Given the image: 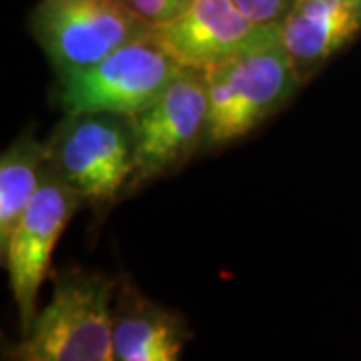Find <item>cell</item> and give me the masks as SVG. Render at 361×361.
Segmentation results:
<instances>
[{
    "mask_svg": "<svg viewBox=\"0 0 361 361\" xmlns=\"http://www.w3.org/2000/svg\"><path fill=\"white\" fill-rule=\"evenodd\" d=\"M189 337L187 322L177 311L149 301L133 287L118 291L113 311V360L175 361Z\"/></svg>",
    "mask_w": 361,
    "mask_h": 361,
    "instance_id": "obj_10",
    "label": "cell"
},
{
    "mask_svg": "<svg viewBox=\"0 0 361 361\" xmlns=\"http://www.w3.org/2000/svg\"><path fill=\"white\" fill-rule=\"evenodd\" d=\"M279 35L281 25L249 18L233 0H193L180 16L153 30L179 65L203 73Z\"/></svg>",
    "mask_w": 361,
    "mask_h": 361,
    "instance_id": "obj_8",
    "label": "cell"
},
{
    "mask_svg": "<svg viewBox=\"0 0 361 361\" xmlns=\"http://www.w3.org/2000/svg\"><path fill=\"white\" fill-rule=\"evenodd\" d=\"M133 125L135 169L127 193L167 175L199 147H205L209 125L205 73L185 66L155 103L133 116Z\"/></svg>",
    "mask_w": 361,
    "mask_h": 361,
    "instance_id": "obj_6",
    "label": "cell"
},
{
    "mask_svg": "<svg viewBox=\"0 0 361 361\" xmlns=\"http://www.w3.org/2000/svg\"><path fill=\"white\" fill-rule=\"evenodd\" d=\"M47 141L23 133L0 157V253L37 195L47 167Z\"/></svg>",
    "mask_w": 361,
    "mask_h": 361,
    "instance_id": "obj_11",
    "label": "cell"
},
{
    "mask_svg": "<svg viewBox=\"0 0 361 361\" xmlns=\"http://www.w3.org/2000/svg\"><path fill=\"white\" fill-rule=\"evenodd\" d=\"M116 283L104 273L59 271L49 303L6 351L18 361H111Z\"/></svg>",
    "mask_w": 361,
    "mask_h": 361,
    "instance_id": "obj_1",
    "label": "cell"
},
{
    "mask_svg": "<svg viewBox=\"0 0 361 361\" xmlns=\"http://www.w3.org/2000/svg\"><path fill=\"white\" fill-rule=\"evenodd\" d=\"M30 30L56 75L89 68L116 49L153 37L155 26L118 0H40Z\"/></svg>",
    "mask_w": 361,
    "mask_h": 361,
    "instance_id": "obj_5",
    "label": "cell"
},
{
    "mask_svg": "<svg viewBox=\"0 0 361 361\" xmlns=\"http://www.w3.org/2000/svg\"><path fill=\"white\" fill-rule=\"evenodd\" d=\"M183 68L153 37L135 40L97 65L61 75L59 103L65 115L104 111L135 116L155 103Z\"/></svg>",
    "mask_w": 361,
    "mask_h": 361,
    "instance_id": "obj_4",
    "label": "cell"
},
{
    "mask_svg": "<svg viewBox=\"0 0 361 361\" xmlns=\"http://www.w3.org/2000/svg\"><path fill=\"white\" fill-rule=\"evenodd\" d=\"M82 203L80 195L47 165L39 191L14 227L6 249L0 253L8 271L23 334L37 317L39 291L51 269L52 251Z\"/></svg>",
    "mask_w": 361,
    "mask_h": 361,
    "instance_id": "obj_7",
    "label": "cell"
},
{
    "mask_svg": "<svg viewBox=\"0 0 361 361\" xmlns=\"http://www.w3.org/2000/svg\"><path fill=\"white\" fill-rule=\"evenodd\" d=\"M151 26H163L185 13L193 0H118Z\"/></svg>",
    "mask_w": 361,
    "mask_h": 361,
    "instance_id": "obj_12",
    "label": "cell"
},
{
    "mask_svg": "<svg viewBox=\"0 0 361 361\" xmlns=\"http://www.w3.org/2000/svg\"><path fill=\"white\" fill-rule=\"evenodd\" d=\"M243 13L263 25H281L295 0H233Z\"/></svg>",
    "mask_w": 361,
    "mask_h": 361,
    "instance_id": "obj_13",
    "label": "cell"
},
{
    "mask_svg": "<svg viewBox=\"0 0 361 361\" xmlns=\"http://www.w3.org/2000/svg\"><path fill=\"white\" fill-rule=\"evenodd\" d=\"M205 147H225L255 130L299 85L281 35L205 71Z\"/></svg>",
    "mask_w": 361,
    "mask_h": 361,
    "instance_id": "obj_2",
    "label": "cell"
},
{
    "mask_svg": "<svg viewBox=\"0 0 361 361\" xmlns=\"http://www.w3.org/2000/svg\"><path fill=\"white\" fill-rule=\"evenodd\" d=\"M47 165L85 203L106 207L129 191L135 169L133 116L121 113L65 115L47 139Z\"/></svg>",
    "mask_w": 361,
    "mask_h": 361,
    "instance_id": "obj_3",
    "label": "cell"
},
{
    "mask_svg": "<svg viewBox=\"0 0 361 361\" xmlns=\"http://www.w3.org/2000/svg\"><path fill=\"white\" fill-rule=\"evenodd\" d=\"M361 32V0H295L281 20V40L305 82Z\"/></svg>",
    "mask_w": 361,
    "mask_h": 361,
    "instance_id": "obj_9",
    "label": "cell"
}]
</instances>
